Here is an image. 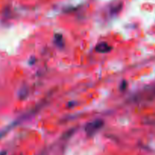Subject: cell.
<instances>
[{"mask_svg": "<svg viewBox=\"0 0 155 155\" xmlns=\"http://www.w3.org/2000/svg\"><path fill=\"white\" fill-rule=\"evenodd\" d=\"M103 124H104V123H103V121L101 120H94L92 121V122L89 123V124L86 126L85 130H86V133H87L88 135H90L91 136V135L95 134L98 130H99L100 129L103 127Z\"/></svg>", "mask_w": 155, "mask_h": 155, "instance_id": "obj_1", "label": "cell"}, {"mask_svg": "<svg viewBox=\"0 0 155 155\" xmlns=\"http://www.w3.org/2000/svg\"><path fill=\"white\" fill-rule=\"evenodd\" d=\"M111 48V47L106 42H101L95 47V50L99 53H107Z\"/></svg>", "mask_w": 155, "mask_h": 155, "instance_id": "obj_2", "label": "cell"}]
</instances>
